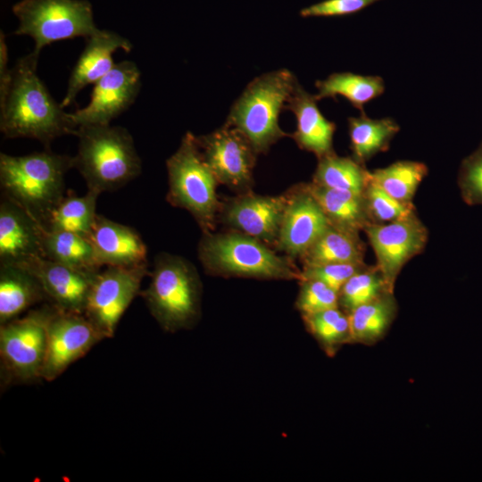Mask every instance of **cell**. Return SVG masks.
Listing matches in <instances>:
<instances>
[{
	"mask_svg": "<svg viewBox=\"0 0 482 482\" xmlns=\"http://www.w3.org/2000/svg\"><path fill=\"white\" fill-rule=\"evenodd\" d=\"M38 58L32 51L12 68L8 95L0 104V130L5 137L36 139L49 149L57 137L74 135L77 127L37 76Z\"/></svg>",
	"mask_w": 482,
	"mask_h": 482,
	"instance_id": "cell-1",
	"label": "cell"
},
{
	"mask_svg": "<svg viewBox=\"0 0 482 482\" xmlns=\"http://www.w3.org/2000/svg\"><path fill=\"white\" fill-rule=\"evenodd\" d=\"M71 168L73 156L50 149L21 156L1 153L2 193L45 229L50 213L65 195V175Z\"/></svg>",
	"mask_w": 482,
	"mask_h": 482,
	"instance_id": "cell-2",
	"label": "cell"
},
{
	"mask_svg": "<svg viewBox=\"0 0 482 482\" xmlns=\"http://www.w3.org/2000/svg\"><path fill=\"white\" fill-rule=\"evenodd\" d=\"M73 156L76 168L88 190L98 194L117 190L136 179L142 170L141 159L127 129L111 124L79 126Z\"/></svg>",
	"mask_w": 482,
	"mask_h": 482,
	"instance_id": "cell-3",
	"label": "cell"
},
{
	"mask_svg": "<svg viewBox=\"0 0 482 482\" xmlns=\"http://www.w3.org/2000/svg\"><path fill=\"white\" fill-rule=\"evenodd\" d=\"M148 287L140 292L151 315L167 332L191 328L201 309V282L194 266L167 253L154 261Z\"/></svg>",
	"mask_w": 482,
	"mask_h": 482,
	"instance_id": "cell-4",
	"label": "cell"
},
{
	"mask_svg": "<svg viewBox=\"0 0 482 482\" xmlns=\"http://www.w3.org/2000/svg\"><path fill=\"white\" fill-rule=\"evenodd\" d=\"M297 83L287 69L255 78L232 105L225 125L239 129L257 154L267 153L287 136L278 125V116Z\"/></svg>",
	"mask_w": 482,
	"mask_h": 482,
	"instance_id": "cell-5",
	"label": "cell"
},
{
	"mask_svg": "<svg viewBox=\"0 0 482 482\" xmlns=\"http://www.w3.org/2000/svg\"><path fill=\"white\" fill-rule=\"evenodd\" d=\"M198 256L212 275L300 279L301 271L287 258L244 233H205L199 243Z\"/></svg>",
	"mask_w": 482,
	"mask_h": 482,
	"instance_id": "cell-6",
	"label": "cell"
},
{
	"mask_svg": "<svg viewBox=\"0 0 482 482\" xmlns=\"http://www.w3.org/2000/svg\"><path fill=\"white\" fill-rule=\"evenodd\" d=\"M166 165L168 202L189 212L204 232L210 233L219 209L218 181L202 154L196 137L186 133Z\"/></svg>",
	"mask_w": 482,
	"mask_h": 482,
	"instance_id": "cell-7",
	"label": "cell"
},
{
	"mask_svg": "<svg viewBox=\"0 0 482 482\" xmlns=\"http://www.w3.org/2000/svg\"><path fill=\"white\" fill-rule=\"evenodd\" d=\"M56 307L44 304L0 325L1 387L42 380L47 329Z\"/></svg>",
	"mask_w": 482,
	"mask_h": 482,
	"instance_id": "cell-8",
	"label": "cell"
},
{
	"mask_svg": "<svg viewBox=\"0 0 482 482\" xmlns=\"http://www.w3.org/2000/svg\"><path fill=\"white\" fill-rule=\"evenodd\" d=\"M12 12L19 21L14 34L31 37L37 54L52 43L87 38L98 29L87 0H21Z\"/></svg>",
	"mask_w": 482,
	"mask_h": 482,
	"instance_id": "cell-9",
	"label": "cell"
},
{
	"mask_svg": "<svg viewBox=\"0 0 482 482\" xmlns=\"http://www.w3.org/2000/svg\"><path fill=\"white\" fill-rule=\"evenodd\" d=\"M148 274L145 263L132 267L107 266L96 275L83 314L105 339L114 336L122 315L140 294L141 283Z\"/></svg>",
	"mask_w": 482,
	"mask_h": 482,
	"instance_id": "cell-10",
	"label": "cell"
},
{
	"mask_svg": "<svg viewBox=\"0 0 482 482\" xmlns=\"http://www.w3.org/2000/svg\"><path fill=\"white\" fill-rule=\"evenodd\" d=\"M364 232L371 245L386 287L394 293L395 284L403 266L424 250L428 231L415 211L387 223H371Z\"/></svg>",
	"mask_w": 482,
	"mask_h": 482,
	"instance_id": "cell-11",
	"label": "cell"
},
{
	"mask_svg": "<svg viewBox=\"0 0 482 482\" xmlns=\"http://www.w3.org/2000/svg\"><path fill=\"white\" fill-rule=\"evenodd\" d=\"M104 339L84 314L56 308L47 329L43 379L48 382L55 380Z\"/></svg>",
	"mask_w": 482,
	"mask_h": 482,
	"instance_id": "cell-12",
	"label": "cell"
},
{
	"mask_svg": "<svg viewBox=\"0 0 482 482\" xmlns=\"http://www.w3.org/2000/svg\"><path fill=\"white\" fill-rule=\"evenodd\" d=\"M141 73L134 62L121 61L94 84L88 104L70 112L74 125L111 124L136 100L141 87Z\"/></svg>",
	"mask_w": 482,
	"mask_h": 482,
	"instance_id": "cell-13",
	"label": "cell"
},
{
	"mask_svg": "<svg viewBox=\"0 0 482 482\" xmlns=\"http://www.w3.org/2000/svg\"><path fill=\"white\" fill-rule=\"evenodd\" d=\"M196 138L202 154L219 183L235 189H246L251 186L257 153L239 129L224 124Z\"/></svg>",
	"mask_w": 482,
	"mask_h": 482,
	"instance_id": "cell-14",
	"label": "cell"
},
{
	"mask_svg": "<svg viewBox=\"0 0 482 482\" xmlns=\"http://www.w3.org/2000/svg\"><path fill=\"white\" fill-rule=\"evenodd\" d=\"M287 196L280 225L278 247L288 256L302 257L330 222L306 185Z\"/></svg>",
	"mask_w": 482,
	"mask_h": 482,
	"instance_id": "cell-15",
	"label": "cell"
},
{
	"mask_svg": "<svg viewBox=\"0 0 482 482\" xmlns=\"http://www.w3.org/2000/svg\"><path fill=\"white\" fill-rule=\"evenodd\" d=\"M39 281L47 302L61 311L84 313L89 290L98 272L71 268L43 256L17 264Z\"/></svg>",
	"mask_w": 482,
	"mask_h": 482,
	"instance_id": "cell-16",
	"label": "cell"
},
{
	"mask_svg": "<svg viewBox=\"0 0 482 482\" xmlns=\"http://www.w3.org/2000/svg\"><path fill=\"white\" fill-rule=\"evenodd\" d=\"M44 231L43 226L26 210L2 195L0 263L21 264L30 258L43 256Z\"/></svg>",
	"mask_w": 482,
	"mask_h": 482,
	"instance_id": "cell-17",
	"label": "cell"
},
{
	"mask_svg": "<svg viewBox=\"0 0 482 482\" xmlns=\"http://www.w3.org/2000/svg\"><path fill=\"white\" fill-rule=\"evenodd\" d=\"M287 196L245 194L230 202L224 220L233 229L265 244L277 243Z\"/></svg>",
	"mask_w": 482,
	"mask_h": 482,
	"instance_id": "cell-18",
	"label": "cell"
},
{
	"mask_svg": "<svg viewBox=\"0 0 482 482\" xmlns=\"http://www.w3.org/2000/svg\"><path fill=\"white\" fill-rule=\"evenodd\" d=\"M120 49L129 52L132 44L114 31L98 29L86 38V46L69 78L61 103L62 108L71 105L85 87L95 84L113 68L112 54Z\"/></svg>",
	"mask_w": 482,
	"mask_h": 482,
	"instance_id": "cell-19",
	"label": "cell"
},
{
	"mask_svg": "<svg viewBox=\"0 0 482 482\" xmlns=\"http://www.w3.org/2000/svg\"><path fill=\"white\" fill-rule=\"evenodd\" d=\"M87 237L102 267L147 263V247L140 235L129 226L97 214Z\"/></svg>",
	"mask_w": 482,
	"mask_h": 482,
	"instance_id": "cell-20",
	"label": "cell"
},
{
	"mask_svg": "<svg viewBox=\"0 0 482 482\" xmlns=\"http://www.w3.org/2000/svg\"><path fill=\"white\" fill-rule=\"evenodd\" d=\"M317 101L315 95L309 94L297 83L284 109L295 116L296 129L291 137L300 148L313 153L319 159L334 153L337 127L323 116Z\"/></svg>",
	"mask_w": 482,
	"mask_h": 482,
	"instance_id": "cell-21",
	"label": "cell"
},
{
	"mask_svg": "<svg viewBox=\"0 0 482 482\" xmlns=\"http://www.w3.org/2000/svg\"><path fill=\"white\" fill-rule=\"evenodd\" d=\"M47 301L37 278L25 268L0 263V325Z\"/></svg>",
	"mask_w": 482,
	"mask_h": 482,
	"instance_id": "cell-22",
	"label": "cell"
},
{
	"mask_svg": "<svg viewBox=\"0 0 482 482\" xmlns=\"http://www.w3.org/2000/svg\"><path fill=\"white\" fill-rule=\"evenodd\" d=\"M307 187L322 208L331 225L359 234L371 224L363 194L314 184Z\"/></svg>",
	"mask_w": 482,
	"mask_h": 482,
	"instance_id": "cell-23",
	"label": "cell"
},
{
	"mask_svg": "<svg viewBox=\"0 0 482 482\" xmlns=\"http://www.w3.org/2000/svg\"><path fill=\"white\" fill-rule=\"evenodd\" d=\"M398 306L394 293L358 306L348 315L352 343L371 345L384 337L397 314Z\"/></svg>",
	"mask_w": 482,
	"mask_h": 482,
	"instance_id": "cell-24",
	"label": "cell"
},
{
	"mask_svg": "<svg viewBox=\"0 0 482 482\" xmlns=\"http://www.w3.org/2000/svg\"><path fill=\"white\" fill-rule=\"evenodd\" d=\"M365 250L359 234L330 224L301 258L303 265L364 262Z\"/></svg>",
	"mask_w": 482,
	"mask_h": 482,
	"instance_id": "cell-25",
	"label": "cell"
},
{
	"mask_svg": "<svg viewBox=\"0 0 482 482\" xmlns=\"http://www.w3.org/2000/svg\"><path fill=\"white\" fill-rule=\"evenodd\" d=\"M348 130L353 158L364 164L377 154L388 150L400 127L391 118L371 119L361 113L360 117L348 118Z\"/></svg>",
	"mask_w": 482,
	"mask_h": 482,
	"instance_id": "cell-26",
	"label": "cell"
},
{
	"mask_svg": "<svg viewBox=\"0 0 482 482\" xmlns=\"http://www.w3.org/2000/svg\"><path fill=\"white\" fill-rule=\"evenodd\" d=\"M43 256L71 268L98 272V263L88 237L68 231H44Z\"/></svg>",
	"mask_w": 482,
	"mask_h": 482,
	"instance_id": "cell-27",
	"label": "cell"
},
{
	"mask_svg": "<svg viewBox=\"0 0 482 482\" xmlns=\"http://www.w3.org/2000/svg\"><path fill=\"white\" fill-rule=\"evenodd\" d=\"M319 101L323 98L342 96L361 113L364 112V105L378 97L385 90L384 80L378 76H363L352 72H336L324 80L315 83Z\"/></svg>",
	"mask_w": 482,
	"mask_h": 482,
	"instance_id": "cell-28",
	"label": "cell"
},
{
	"mask_svg": "<svg viewBox=\"0 0 482 482\" xmlns=\"http://www.w3.org/2000/svg\"><path fill=\"white\" fill-rule=\"evenodd\" d=\"M100 194L88 190L83 195H64L50 213L45 225L49 231H68L88 237L95 224L96 201Z\"/></svg>",
	"mask_w": 482,
	"mask_h": 482,
	"instance_id": "cell-29",
	"label": "cell"
},
{
	"mask_svg": "<svg viewBox=\"0 0 482 482\" xmlns=\"http://www.w3.org/2000/svg\"><path fill=\"white\" fill-rule=\"evenodd\" d=\"M370 172L353 157H341L334 152L319 158L312 182L328 188L363 194L370 179Z\"/></svg>",
	"mask_w": 482,
	"mask_h": 482,
	"instance_id": "cell-30",
	"label": "cell"
},
{
	"mask_svg": "<svg viewBox=\"0 0 482 482\" xmlns=\"http://www.w3.org/2000/svg\"><path fill=\"white\" fill-rule=\"evenodd\" d=\"M428 172L420 162L398 161L370 172V180L398 201L411 204L419 185Z\"/></svg>",
	"mask_w": 482,
	"mask_h": 482,
	"instance_id": "cell-31",
	"label": "cell"
},
{
	"mask_svg": "<svg viewBox=\"0 0 482 482\" xmlns=\"http://www.w3.org/2000/svg\"><path fill=\"white\" fill-rule=\"evenodd\" d=\"M306 329L324 353L333 357L345 344L352 343L349 315L339 307L303 315Z\"/></svg>",
	"mask_w": 482,
	"mask_h": 482,
	"instance_id": "cell-32",
	"label": "cell"
},
{
	"mask_svg": "<svg viewBox=\"0 0 482 482\" xmlns=\"http://www.w3.org/2000/svg\"><path fill=\"white\" fill-rule=\"evenodd\" d=\"M389 292L385 279L375 265L353 275L338 292V306L349 314L360 305L367 303ZM391 293V292H389Z\"/></svg>",
	"mask_w": 482,
	"mask_h": 482,
	"instance_id": "cell-33",
	"label": "cell"
},
{
	"mask_svg": "<svg viewBox=\"0 0 482 482\" xmlns=\"http://www.w3.org/2000/svg\"><path fill=\"white\" fill-rule=\"evenodd\" d=\"M363 195L372 223L392 222L415 211L413 204H406L398 201L370 179Z\"/></svg>",
	"mask_w": 482,
	"mask_h": 482,
	"instance_id": "cell-34",
	"label": "cell"
},
{
	"mask_svg": "<svg viewBox=\"0 0 482 482\" xmlns=\"http://www.w3.org/2000/svg\"><path fill=\"white\" fill-rule=\"evenodd\" d=\"M295 307L303 315L339 307L338 292L315 279L300 280Z\"/></svg>",
	"mask_w": 482,
	"mask_h": 482,
	"instance_id": "cell-35",
	"label": "cell"
},
{
	"mask_svg": "<svg viewBox=\"0 0 482 482\" xmlns=\"http://www.w3.org/2000/svg\"><path fill=\"white\" fill-rule=\"evenodd\" d=\"M458 186L462 200L469 205H482V142L461 162Z\"/></svg>",
	"mask_w": 482,
	"mask_h": 482,
	"instance_id": "cell-36",
	"label": "cell"
},
{
	"mask_svg": "<svg viewBox=\"0 0 482 482\" xmlns=\"http://www.w3.org/2000/svg\"><path fill=\"white\" fill-rule=\"evenodd\" d=\"M366 267L368 265L365 262L303 265L299 280H319L339 292L344 284L353 275Z\"/></svg>",
	"mask_w": 482,
	"mask_h": 482,
	"instance_id": "cell-37",
	"label": "cell"
},
{
	"mask_svg": "<svg viewBox=\"0 0 482 482\" xmlns=\"http://www.w3.org/2000/svg\"><path fill=\"white\" fill-rule=\"evenodd\" d=\"M381 0H323L300 11L303 18L337 17L359 12Z\"/></svg>",
	"mask_w": 482,
	"mask_h": 482,
	"instance_id": "cell-38",
	"label": "cell"
},
{
	"mask_svg": "<svg viewBox=\"0 0 482 482\" xmlns=\"http://www.w3.org/2000/svg\"><path fill=\"white\" fill-rule=\"evenodd\" d=\"M12 79V69L8 67V49L3 31L0 33V104H2L10 89Z\"/></svg>",
	"mask_w": 482,
	"mask_h": 482,
	"instance_id": "cell-39",
	"label": "cell"
}]
</instances>
